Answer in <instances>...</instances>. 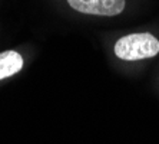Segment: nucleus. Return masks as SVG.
<instances>
[{
	"label": "nucleus",
	"instance_id": "f03ea898",
	"mask_svg": "<svg viewBox=\"0 0 159 144\" xmlns=\"http://www.w3.org/2000/svg\"><path fill=\"white\" fill-rule=\"evenodd\" d=\"M67 3L76 12L85 15L116 16L125 9V0H67Z\"/></svg>",
	"mask_w": 159,
	"mask_h": 144
},
{
	"label": "nucleus",
	"instance_id": "f257e3e1",
	"mask_svg": "<svg viewBox=\"0 0 159 144\" xmlns=\"http://www.w3.org/2000/svg\"><path fill=\"white\" fill-rule=\"evenodd\" d=\"M158 53L159 41L148 32L126 35L115 43V55L123 61L148 59Z\"/></svg>",
	"mask_w": 159,
	"mask_h": 144
},
{
	"label": "nucleus",
	"instance_id": "7ed1b4c3",
	"mask_svg": "<svg viewBox=\"0 0 159 144\" xmlns=\"http://www.w3.org/2000/svg\"><path fill=\"white\" fill-rule=\"evenodd\" d=\"M23 56L16 51H6L0 53V81L13 77L23 68Z\"/></svg>",
	"mask_w": 159,
	"mask_h": 144
}]
</instances>
